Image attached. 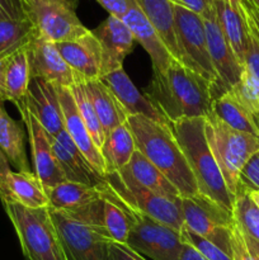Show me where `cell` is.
Listing matches in <instances>:
<instances>
[{
  "label": "cell",
  "mask_w": 259,
  "mask_h": 260,
  "mask_svg": "<svg viewBox=\"0 0 259 260\" xmlns=\"http://www.w3.org/2000/svg\"><path fill=\"white\" fill-rule=\"evenodd\" d=\"M107 189L126 207L146 215L165 226L182 231L184 228L182 203L179 200L156 194L132 179L124 169L103 178Z\"/></svg>",
  "instance_id": "6"
},
{
  "label": "cell",
  "mask_w": 259,
  "mask_h": 260,
  "mask_svg": "<svg viewBox=\"0 0 259 260\" xmlns=\"http://www.w3.org/2000/svg\"><path fill=\"white\" fill-rule=\"evenodd\" d=\"M202 19L205 24L208 53L217 75V84L211 88L212 98L215 101L221 94L231 90V88L240 80L244 66L239 62L235 53L233 52L230 45L226 41L216 18V10L212 15Z\"/></svg>",
  "instance_id": "12"
},
{
  "label": "cell",
  "mask_w": 259,
  "mask_h": 260,
  "mask_svg": "<svg viewBox=\"0 0 259 260\" xmlns=\"http://www.w3.org/2000/svg\"><path fill=\"white\" fill-rule=\"evenodd\" d=\"M243 9L245 13V17L254 27L259 36V9L250 2V0H243Z\"/></svg>",
  "instance_id": "44"
},
{
  "label": "cell",
  "mask_w": 259,
  "mask_h": 260,
  "mask_svg": "<svg viewBox=\"0 0 259 260\" xmlns=\"http://www.w3.org/2000/svg\"><path fill=\"white\" fill-rule=\"evenodd\" d=\"M37 35V29L27 17L0 20V53L14 52L27 45Z\"/></svg>",
  "instance_id": "34"
},
{
  "label": "cell",
  "mask_w": 259,
  "mask_h": 260,
  "mask_svg": "<svg viewBox=\"0 0 259 260\" xmlns=\"http://www.w3.org/2000/svg\"><path fill=\"white\" fill-rule=\"evenodd\" d=\"M184 243V241H183ZM179 260H207L203 258L195 248L189 245V244L184 243L183 244V249H182V254H180V259Z\"/></svg>",
  "instance_id": "47"
},
{
  "label": "cell",
  "mask_w": 259,
  "mask_h": 260,
  "mask_svg": "<svg viewBox=\"0 0 259 260\" xmlns=\"http://www.w3.org/2000/svg\"><path fill=\"white\" fill-rule=\"evenodd\" d=\"M127 123L134 135L136 149L174 184L180 198L200 193L170 124L157 123L144 116H130Z\"/></svg>",
  "instance_id": "2"
},
{
  "label": "cell",
  "mask_w": 259,
  "mask_h": 260,
  "mask_svg": "<svg viewBox=\"0 0 259 260\" xmlns=\"http://www.w3.org/2000/svg\"><path fill=\"white\" fill-rule=\"evenodd\" d=\"M70 90L74 96V101H75L76 108H78L91 139L95 142L96 146L102 149L104 140H106V134H104V129L102 127L98 116H96L95 109H94L93 104H91L90 99L88 96V93H86L85 83L76 80L75 84L70 86Z\"/></svg>",
  "instance_id": "35"
},
{
  "label": "cell",
  "mask_w": 259,
  "mask_h": 260,
  "mask_svg": "<svg viewBox=\"0 0 259 260\" xmlns=\"http://www.w3.org/2000/svg\"><path fill=\"white\" fill-rule=\"evenodd\" d=\"M84 83H85L86 93L95 109L106 136L114 128L126 123L128 114L126 113L116 95L112 93L111 89L101 79L84 81Z\"/></svg>",
  "instance_id": "23"
},
{
  "label": "cell",
  "mask_w": 259,
  "mask_h": 260,
  "mask_svg": "<svg viewBox=\"0 0 259 260\" xmlns=\"http://www.w3.org/2000/svg\"><path fill=\"white\" fill-rule=\"evenodd\" d=\"M211 114L236 131L259 137V119L231 90L213 101Z\"/></svg>",
  "instance_id": "26"
},
{
  "label": "cell",
  "mask_w": 259,
  "mask_h": 260,
  "mask_svg": "<svg viewBox=\"0 0 259 260\" xmlns=\"http://www.w3.org/2000/svg\"><path fill=\"white\" fill-rule=\"evenodd\" d=\"M205 135L226 185L235 197L241 170L259 151V137L236 131L212 114L205 119Z\"/></svg>",
  "instance_id": "5"
},
{
  "label": "cell",
  "mask_w": 259,
  "mask_h": 260,
  "mask_svg": "<svg viewBox=\"0 0 259 260\" xmlns=\"http://www.w3.org/2000/svg\"><path fill=\"white\" fill-rule=\"evenodd\" d=\"M57 95L60 101L61 109L63 116V128L71 137L78 149L86 159V161L91 165L94 170L101 177L106 175V164L102 156L101 149L95 145L91 139L78 108H76L75 101L71 94L70 88L57 85Z\"/></svg>",
  "instance_id": "16"
},
{
  "label": "cell",
  "mask_w": 259,
  "mask_h": 260,
  "mask_svg": "<svg viewBox=\"0 0 259 260\" xmlns=\"http://www.w3.org/2000/svg\"><path fill=\"white\" fill-rule=\"evenodd\" d=\"M174 15L180 63L211 81L213 88L217 84V75L208 53L203 19L177 4H174Z\"/></svg>",
  "instance_id": "9"
},
{
  "label": "cell",
  "mask_w": 259,
  "mask_h": 260,
  "mask_svg": "<svg viewBox=\"0 0 259 260\" xmlns=\"http://www.w3.org/2000/svg\"><path fill=\"white\" fill-rule=\"evenodd\" d=\"M250 2H251V3H253V4H254V5H255V7H256V8H258V9H259V0H250Z\"/></svg>",
  "instance_id": "51"
},
{
  "label": "cell",
  "mask_w": 259,
  "mask_h": 260,
  "mask_svg": "<svg viewBox=\"0 0 259 260\" xmlns=\"http://www.w3.org/2000/svg\"><path fill=\"white\" fill-rule=\"evenodd\" d=\"M136 3L156 30L172 57L180 62L175 28L174 3L172 0H136Z\"/></svg>",
  "instance_id": "22"
},
{
  "label": "cell",
  "mask_w": 259,
  "mask_h": 260,
  "mask_svg": "<svg viewBox=\"0 0 259 260\" xmlns=\"http://www.w3.org/2000/svg\"><path fill=\"white\" fill-rule=\"evenodd\" d=\"M222 2L230 5V7L234 8L235 10L243 12V0H222Z\"/></svg>",
  "instance_id": "48"
},
{
  "label": "cell",
  "mask_w": 259,
  "mask_h": 260,
  "mask_svg": "<svg viewBox=\"0 0 259 260\" xmlns=\"http://www.w3.org/2000/svg\"><path fill=\"white\" fill-rule=\"evenodd\" d=\"M205 119L183 118L170 122V129L192 170L198 192L233 212L235 197L229 190L208 146L205 135Z\"/></svg>",
  "instance_id": "3"
},
{
  "label": "cell",
  "mask_w": 259,
  "mask_h": 260,
  "mask_svg": "<svg viewBox=\"0 0 259 260\" xmlns=\"http://www.w3.org/2000/svg\"><path fill=\"white\" fill-rule=\"evenodd\" d=\"M66 260H108L111 238L106 229L79 221L61 211L48 208Z\"/></svg>",
  "instance_id": "8"
},
{
  "label": "cell",
  "mask_w": 259,
  "mask_h": 260,
  "mask_svg": "<svg viewBox=\"0 0 259 260\" xmlns=\"http://www.w3.org/2000/svg\"><path fill=\"white\" fill-rule=\"evenodd\" d=\"M2 202L25 260H66L48 207L28 208L9 200Z\"/></svg>",
  "instance_id": "4"
},
{
  "label": "cell",
  "mask_w": 259,
  "mask_h": 260,
  "mask_svg": "<svg viewBox=\"0 0 259 260\" xmlns=\"http://www.w3.org/2000/svg\"><path fill=\"white\" fill-rule=\"evenodd\" d=\"M48 197V208L61 212L78 210L102 198L99 185L80 184V183L63 182L46 189Z\"/></svg>",
  "instance_id": "28"
},
{
  "label": "cell",
  "mask_w": 259,
  "mask_h": 260,
  "mask_svg": "<svg viewBox=\"0 0 259 260\" xmlns=\"http://www.w3.org/2000/svg\"><path fill=\"white\" fill-rule=\"evenodd\" d=\"M50 140L56 161L66 182L80 183L90 187H96L103 182V177H101L86 161L65 129L57 137H50Z\"/></svg>",
  "instance_id": "21"
},
{
  "label": "cell",
  "mask_w": 259,
  "mask_h": 260,
  "mask_svg": "<svg viewBox=\"0 0 259 260\" xmlns=\"http://www.w3.org/2000/svg\"><path fill=\"white\" fill-rule=\"evenodd\" d=\"M184 228L207 239L228 254L233 255L231 225L233 212L225 210L206 196L198 194L180 198Z\"/></svg>",
  "instance_id": "7"
},
{
  "label": "cell",
  "mask_w": 259,
  "mask_h": 260,
  "mask_svg": "<svg viewBox=\"0 0 259 260\" xmlns=\"http://www.w3.org/2000/svg\"><path fill=\"white\" fill-rule=\"evenodd\" d=\"M231 248L234 260H259V243L244 235L238 226L231 225Z\"/></svg>",
  "instance_id": "37"
},
{
  "label": "cell",
  "mask_w": 259,
  "mask_h": 260,
  "mask_svg": "<svg viewBox=\"0 0 259 260\" xmlns=\"http://www.w3.org/2000/svg\"><path fill=\"white\" fill-rule=\"evenodd\" d=\"M2 200H9L28 208L48 207L45 187L32 172H10L5 183V194Z\"/></svg>",
  "instance_id": "24"
},
{
  "label": "cell",
  "mask_w": 259,
  "mask_h": 260,
  "mask_svg": "<svg viewBox=\"0 0 259 260\" xmlns=\"http://www.w3.org/2000/svg\"><path fill=\"white\" fill-rule=\"evenodd\" d=\"M91 32L102 47V76L123 69L124 58L132 52L136 40L122 18L108 15Z\"/></svg>",
  "instance_id": "14"
},
{
  "label": "cell",
  "mask_w": 259,
  "mask_h": 260,
  "mask_svg": "<svg viewBox=\"0 0 259 260\" xmlns=\"http://www.w3.org/2000/svg\"><path fill=\"white\" fill-rule=\"evenodd\" d=\"M103 196V225L112 241L119 244H127L130 230H131V217L128 208L114 197L106 188L104 183L99 184Z\"/></svg>",
  "instance_id": "32"
},
{
  "label": "cell",
  "mask_w": 259,
  "mask_h": 260,
  "mask_svg": "<svg viewBox=\"0 0 259 260\" xmlns=\"http://www.w3.org/2000/svg\"><path fill=\"white\" fill-rule=\"evenodd\" d=\"M56 47L75 74V81L101 79L102 47L91 30L76 40L56 43Z\"/></svg>",
  "instance_id": "17"
},
{
  "label": "cell",
  "mask_w": 259,
  "mask_h": 260,
  "mask_svg": "<svg viewBox=\"0 0 259 260\" xmlns=\"http://www.w3.org/2000/svg\"><path fill=\"white\" fill-rule=\"evenodd\" d=\"M101 80L108 86L116 95L126 113L130 116H144L161 124H170L167 117L157 109V107L147 98L146 94L140 93L134 85L123 69L102 76Z\"/></svg>",
  "instance_id": "20"
},
{
  "label": "cell",
  "mask_w": 259,
  "mask_h": 260,
  "mask_svg": "<svg viewBox=\"0 0 259 260\" xmlns=\"http://www.w3.org/2000/svg\"><path fill=\"white\" fill-rule=\"evenodd\" d=\"M0 150L18 172H30L25 152L24 131L8 114L3 101H0Z\"/></svg>",
  "instance_id": "27"
},
{
  "label": "cell",
  "mask_w": 259,
  "mask_h": 260,
  "mask_svg": "<svg viewBox=\"0 0 259 260\" xmlns=\"http://www.w3.org/2000/svg\"><path fill=\"white\" fill-rule=\"evenodd\" d=\"M25 106L50 137H57L65 129L56 84L32 79L25 96Z\"/></svg>",
  "instance_id": "18"
},
{
  "label": "cell",
  "mask_w": 259,
  "mask_h": 260,
  "mask_svg": "<svg viewBox=\"0 0 259 260\" xmlns=\"http://www.w3.org/2000/svg\"><path fill=\"white\" fill-rule=\"evenodd\" d=\"M25 18L22 0H0V20Z\"/></svg>",
  "instance_id": "42"
},
{
  "label": "cell",
  "mask_w": 259,
  "mask_h": 260,
  "mask_svg": "<svg viewBox=\"0 0 259 260\" xmlns=\"http://www.w3.org/2000/svg\"><path fill=\"white\" fill-rule=\"evenodd\" d=\"M22 114V119L28 132V140L30 145L35 174L41 180L45 189L52 188L60 183L66 182L53 154L50 136L45 131L38 119L29 112L25 106V99L15 104Z\"/></svg>",
  "instance_id": "13"
},
{
  "label": "cell",
  "mask_w": 259,
  "mask_h": 260,
  "mask_svg": "<svg viewBox=\"0 0 259 260\" xmlns=\"http://www.w3.org/2000/svg\"><path fill=\"white\" fill-rule=\"evenodd\" d=\"M248 193H249V196H250L251 200H253V202L255 203L259 208V190H249L248 189Z\"/></svg>",
  "instance_id": "49"
},
{
  "label": "cell",
  "mask_w": 259,
  "mask_h": 260,
  "mask_svg": "<svg viewBox=\"0 0 259 260\" xmlns=\"http://www.w3.org/2000/svg\"><path fill=\"white\" fill-rule=\"evenodd\" d=\"M127 4L128 9L122 17V20L131 29L136 42H139L150 56L152 63V75H161L167 71L168 66L174 58L167 50L136 0H127Z\"/></svg>",
  "instance_id": "19"
},
{
  "label": "cell",
  "mask_w": 259,
  "mask_h": 260,
  "mask_svg": "<svg viewBox=\"0 0 259 260\" xmlns=\"http://www.w3.org/2000/svg\"><path fill=\"white\" fill-rule=\"evenodd\" d=\"M212 83L173 60L161 75H152L147 98L169 122L207 118L212 113Z\"/></svg>",
  "instance_id": "1"
},
{
  "label": "cell",
  "mask_w": 259,
  "mask_h": 260,
  "mask_svg": "<svg viewBox=\"0 0 259 260\" xmlns=\"http://www.w3.org/2000/svg\"><path fill=\"white\" fill-rule=\"evenodd\" d=\"M103 9H106L109 13V15L122 18L126 14L128 9L127 0H95Z\"/></svg>",
  "instance_id": "43"
},
{
  "label": "cell",
  "mask_w": 259,
  "mask_h": 260,
  "mask_svg": "<svg viewBox=\"0 0 259 260\" xmlns=\"http://www.w3.org/2000/svg\"><path fill=\"white\" fill-rule=\"evenodd\" d=\"M10 172L12 169H10L9 161L0 150V198L4 197L5 194V183H7V178Z\"/></svg>",
  "instance_id": "45"
},
{
  "label": "cell",
  "mask_w": 259,
  "mask_h": 260,
  "mask_svg": "<svg viewBox=\"0 0 259 260\" xmlns=\"http://www.w3.org/2000/svg\"><path fill=\"white\" fill-rule=\"evenodd\" d=\"M239 185L249 190H259V151L248 160L241 170Z\"/></svg>",
  "instance_id": "39"
},
{
  "label": "cell",
  "mask_w": 259,
  "mask_h": 260,
  "mask_svg": "<svg viewBox=\"0 0 259 260\" xmlns=\"http://www.w3.org/2000/svg\"><path fill=\"white\" fill-rule=\"evenodd\" d=\"M136 150L134 135L127 122L109 132L101 149L106 164V175L126 168Z\"/></svg>",
  "instance_id": "29"
},
{
  "label": "cell",
  "mask_w": 259,
  "mask_h": 260,
  "mask_svg": "<svg viewBox=\"0 0 259 260\" xmlns=\"http://www.w3.org/2000/svg\"><path fill=\"white\" fill-rule=\"evenodd\" d=\"M234 223L244 235L259 243V208L249 196L248 189L238 185L233 208Z\"/></svg>",
  "instance_id": "33"
},
{
  "label": "cell",
  "mask_w": 259,
  "mask_h": 260,
  "mask_svg": "<svg viewBox=\"0 0 259 260\" xmlns=\"http://www.w3.org/2000/svg\"><path fill=\"white\" fill-rule=\"evenodd\" d=\"M172 2L196 13L201 18H207L215 13V0H172Z\"/></svg>",
  "instance_id": "40"
},
{
  "label": "cell",
  "mask_w": 259,
  "mask_h": 260,
  "mask_svg": "<svg viewBox=\"0 0 259 260\" xmlns=\"http://www.w3.org/2000/svg\"><path fill=\"white\" fill-rule=\"evenodd\" d=\"M23 10L38 35L53 43L66 42L89 32L75 9L56 0H22Z\"/></svg>",
  "instance_id": "10"
},
{
  "label": "cell",
  "mask_w": 259,
  "mask_h": 260,
  "mask_svg": "<svg viewBox=\"0 0 259 260\" xmlns=\"http://www.w3.org/2000/svg\"><path fill=\"white\" fill-rule=\"evenodd\" d=\"M216 18L221 30L239 62L244 66L249 41V25L245 13L235 10L222 0H215Z\"/></svg>",
  "instance_id": "25"
},
{
  "label": "cell",
  "mask_w": 259,
  "mask_h": 260,
  "mask_svg": "<svg viewBox=\"0 0 259 260\" xmlns=\"http://www.w3.org/2000/svg\"><path fill=\"white\" fill-rule=\"evenodd\" d=\"M56 2H61V3H63V4L69 5L70 8H73V9H76L79 0H56Z\"/></svg>",
  "instance_id": "50"
},
{
  "label": "cell",
  "mask_w": 259,
  "mask_h": 260,
  "mask_svg": "<svg viewBox=\"0 0 259 260\" xmlns=\"http://www.w3.org/2000/svg\"><path fill=\"white\" fill-rule=\"evenodd\" d=\"M32 79H42L48 83L70 88L75 84V74L58 52L56 43L37 35L28 47Z\"/></svg>",
  "instance_id": "15"
},
{
  "label": "cell",
  "mask_w": 259,
  "mask_h": 260,
  "mask_svg": "<svg viewBox=\"0 0 259 260\" xmlns=\"http://www.w3.org/2000/svg\"><path fill=\"white\" fill-rule=\"evenodd\" d=\"M12 52L0 53V101H7V94H5V68H7L8 57Z\"/></svg>",
  "instance_id": "46"
},
{
  "label": "cell",
  "mask_w": 259,
  "mask_h": 260,
  "mask_svg": "<svg viewBox=\"0 0 259 260\" xmlns=\"http://www.w3.org/2000/svg\"><path fill=\"white\" fill-rule=\"evenodd\" d=\"M108 260H147L127 244L111 241L108 248Z\"/></svg>",
  "instance_id": "41"
},
{
  "label": "cell",
  "mask_w": 259,
  "mask_h": 260,
  "mask_svg": "<svg viewBox=\"0 0 259 260\" xmlns=\"http://www.w3.org/2000/svg\"><path fill=\"white\" fill-rule=\"evenodd\" d=\"M249 25V41L246 48L244 69L259 83V36L246 18Z\"/></svg>",
  "instance_id": "38"
},
{
  "label": "cell",
  "mask_w": 259,
  "mask_h": 260,
  "mask_svg": "<svg viewBox=\"0 0 259 260\" xmlns=\"http://www.w3.org/2000/svg\"><path fill=\"white\" fill-rule=\"evenodd\" d=\"M128 208V207H127ZM131 217L127 245L152 260H179L183 249L180 231L128 208Z\"/></svg>",
  "instance_id": "11"
},
{
  "label": "cell",
  "mask_w": 259,
  "mask_h": 260,
  "mask_svg": "<svg viewBox=\"0 0 259 260\" xmlns=\"http://www.w3.org/2000/svg\"><path fill=\"white\" fill-rule=\"evenodd\" d=\"M180 235L184 243L189 244L192 248H195L201 255L207 260H234V256L223 251L222 249L218 248L213 243H211L207 239L192 233L188 229L183 228L180 231Z\"/></svg>",
  "instance_id": "36"
},
{
  "label": "cell",
  "mask_w": 259,
  "mask_h": 260,
  "mask_svg": "<svg viewBox=\"0 0 259 260\" xmlns=\"http://www.w3.org/2000/svg\"><path fill=\"white\" fill-rule=\"evenodd\" d=\"M123 169L128 173L132 179L136 180L139 184L147 188L151 192L172 198V200H179L180 198L179 192L174 187V184L151 161H149L139 150L135 151L127 167Z\"/></svg>",
  "instance_id": "30"
},
{
  "label": "cell",
  "mask_w": 259,
  "mask_h": 260,
  "mask_svg": "<svg viewBox=\"0 0 259 260\" xmlns=\"http://www.w3.org/2000/svg\"><path fill=\"white\" fill-rule=\"evenodd\" d=\"M28 47L29 43L15 50L14 52L10 53L7 61L5 94H7V101L13 102L14 104L24 101L32 80Z\"/></svg>",
  "instance_id": "31"
}]
</instances>
